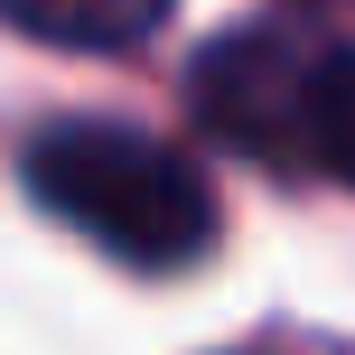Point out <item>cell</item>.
I'll return each instance as SVG.
<instances>
[{
    "mask_svg": "<svg viewBox=\"0 0 355 355\" xmlns=\"http://www.w3.org/2000/svg\"><path fill=\"white\" fill-rule=\"evenodd\" d=\"M0 19L28 28V37H47V47L103 56V47H141L168 19V0H0Z\"/></svg>",
    "mask_w": 355,
    "mask_h": 355,
    "instance_id": "3",
    "label": "cell"
},
{
    "mask_svg": "<svg viewBox=\"0 0 355 355\" xmlns=\"http://www.w3.org/2000/svg\"><path fill=\"white\" fill-rule=\"evenodd\" d=\"M196 112L234 150L355 187V47L309 28H243L196 56Z\"/></svg>",
    "mask_w": 355,
    "mask_h": 355,
    "instance_id": "2",
    "label": "cell"
},
{
    "mask_svg": "<svg viewBox=\"0 0 355 355\" xmlns=\"http://www.w3.org/2000/svg\"><path fill=\"white\" fill-rule=\"evenodd\" d=\"M19 168L56 225H75L85 243H103L131 271H178L215 243L206 168L131 122H47L19 150Z\"/></svg>",
    "mask_w": 355,
    "mask_h": 355,
    "instance_id": "1",
    "label": "cell"
},
{
    "mask_svg": "<svg viewBox=\"0 0 355 355\" xmlns=\"http://www.w3.org/2000/svg\"><path fill=\"white\" fill-rule=\"evenodd\" d=\"M290 10H355V0H290Z\"/></svg>",
    "mask_w": 355,
    "mask_h": 355,
    "instance_id": "4",
    "label": "cell"
}]
</instances>
